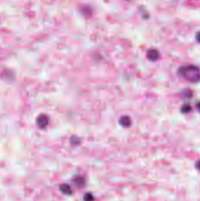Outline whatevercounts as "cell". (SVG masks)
Listing matches in <instances>:
<instances>
[{"label": "cell", "mask_w": 200, "mask_h": 201, "mask_svg": "<svg viewBox=\"0 0 200 201\" xmlns=\"http://www.w3.org/2000/svg\"><path fill=\"white\" fill-rule=\"evenodd\" d=\"M178 75L191 83H197L200 81V69L194 65H187L178 68Z\"/></svg>", "instance_id": "obj_1"}, {"label": "cell", "mask_w": 200, "mask_h": 201, "mask_svg": "<svg viewBox=\"0 0 200 201\" xmlns=\"http://www.w3.org/2000/svg\"><path fill=\"white\" fill-rule=\"evenodd\" d=\"M146 56L149 61L154 62L159 58L160 53L156 49H150L147 51Z\"/></svg>", "instance_id": "obj_2"}, {"label": "cell", "mask_w": 200, "mask_h": 201, "mask_svg": "<svg viewBox=\"0 0 200 201\" xmlns=\"http://www.w3.org/2000/svg\"><path fill=\"white\" fill-rule=\"evenodd\" d=\"M37 121H38V125L41 128L45 127L48 125V117L45 115H40L38 117Z\"/></svg>", "instance_id": "obj_3"}, {"label": "cell", "mask_w": 200, "mask_h": 201, "mask_svg": "<svg viewBox=\"0 0 200 201\" xmlns=\"http://www.w3.org/2000/svg\"><path fill=\"white\" fill-rule=\"evenodd\" d=\"M120 123L124 127H129L132 124V120L128 116H123L120 120Z\"/></svg>", "instance_id": "obj_4"}, {"label": "cell", "mask_w": 200, "mask_h": 201, "mask_svg": "<svg viewBox=\"0 0 200 201\" xmlns=\"http://www.w3.org/2000/svg\"><path fill=\"white\" fill-rule=\"evenodd\" d=\"M60 190L62 193L67 195H70L72 193V189L67 184H62L60 186Z\"/></svg>", "instance_id": "obj_5"}, {"label": "cell", "mask_w": 200, "mask_h": 201, "mask_svg": "<svg viewBox=\"0 0 200 201\" xmlns=\"http://www.w3.org/2000/svg\"><path fill=\"white\" fill-rule=\"evenodd\" d=\"M192 107L189 104H184L181 107V112L183 113H188L192 111Z\"/></svg>", "instance_id": "obj_6"}, {"label": "cell", "mask_w": 200, "mask_h": 201, "mask_svg": "<svg viewBox=\"0 0 200 201\" xmlns=\"http://www.w3.org/2000/svg\"><path fill=\"white\" fill-rule=\"evenodd\" d=\"M75 184H76L78 187H82L85 183V180L84 179L80 177H78L75 178L73 179Z\"/></svg>", "instance_id": "obj_7"}, {"label": "cell", "mask_w": 200, "mask_h": 201, "mask_svg": "<svg viewBox=\"0 0 200 201\" xmlns=\"http://www.w3.org/2000/svg\"><path fill=\"white\" fill-rule=\"evenodd\" d=\"M83 199L85 201H94V198L92 193H88L84 195Z\"/></svg>", "instance_id": "obj_8"}, {"label": "cell", "mask_w": 200, "mask_h": 201, "mask_svg": "<svg viewBox=\"0 0 200 201\" xmlns=\"http://www.w3.org/2000/svg\"><path fill=\"white\" fill-rule=\"evenodd\" d=\"M183 97L185 98H189L191 97V91L189 89H186L184 91H183Z\"/></svg>", "instance_id": "obj_9"}, {"label": "cell", "mask_w": 200, "mask_h": 201, "mask_svg": "<svg viewBox=\"0 0 200 201\" xmlns=\"http://www.w3.org/2000/svg\"><path fill=\"white\" fill-rule=\"evenodd\" d=\"M195 39H196V41L200 43V32L196 34L195 35Z\"/></svg>", "instance_id": "obj_10"}, {"label": "cell", "mask_w": 200, "mask_h": 201, "mask_svg": "<svg viewBox=\"0 0 200 201\" xmlns=\"http://www.w3.org/2000/svg\"><path fill=\"white\" fill-rule=\"evenodd\" d=\"M195 167H196V168L198 170L200 171V159L196 162V164H195Z\"/></svg>", "instance_id": "obj_11"}, {"label": "cell", "mask_w": 200, "mask_h": 201, "mask_svg": "<svg viewBox=\"0 0 200 201\" xmlns=\"http://www.w3.org/2000/svg\"><path fill=\"white\" fill-rule=\"evenodd\" d=\"M196 108L200 112V101L196 104Z\"/></svg>", "instance_id": "obj_12"}, {"label": "cell", "mask_w": 200, "mask_h": 201, "mask_svg": "<svg viewBox=\"0 0 200 201\" xmlns=\"http://www.w3.org/2000/svg\"><path fill=\"white\" fill-rule=\"evenodd\" d=\"M127 1H130V0H127Z\"/></svg>", "instance_id": "obj_13"}]
</instances>
